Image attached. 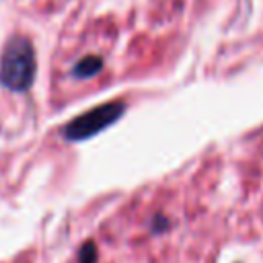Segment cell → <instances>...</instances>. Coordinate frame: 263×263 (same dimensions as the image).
Segmentation results:
<instances>
[{
    "label": "cell",
    "mask_w": 263,
    "mask_h": 263,
    "mask_svg": "<svg viewBox=\"0 0 263 263\" xmlns=\"http://www.w3.org/2000/svg\"><path fill=\"white\" fill-rule=\"evenodd\" d=\"M35 78V51L27 37L14 35L0 60V82L10 90H25Z\"/></svg>",
    "instance_id": "6da1fadb"
},
{
    "label": "cell",
    "mask_w": 263,
    "mask_h": 263,
    "mask_svg": "<svg viewBox=\"0 0 263 263\" xmlns=\"http://www.w3.org/2000/svg\"><path fill=\"white\" fill-rule=\"evenodd\" d=\"M123 111V103L115 101V103H107V105H99L97 109L80 115L78 119L70 121L64 129V136L68 140H82L88 138L97 132H101L103 127H107L109 123H113Z\"/></svg>",
    "instance_id": "7a4b0ae2"
},
{
    "label": "cell",
    "mask_w": 263,
    "mask_h": 263,
    "mask_svg": "<svg viewBox=\"0 0 263 263\" xmlns=\"http://www.w3.org/2000/svg\"><path fill=\"white\" fill-rule=\"evenodd\" d=\"M101 68H103L101 58H97V55H88V58H84L82 62H78V66H76V76H80V78H88V76L97 74Z\"/></svg>",
    "instance_id": "3957f363"
}]
</instances>
